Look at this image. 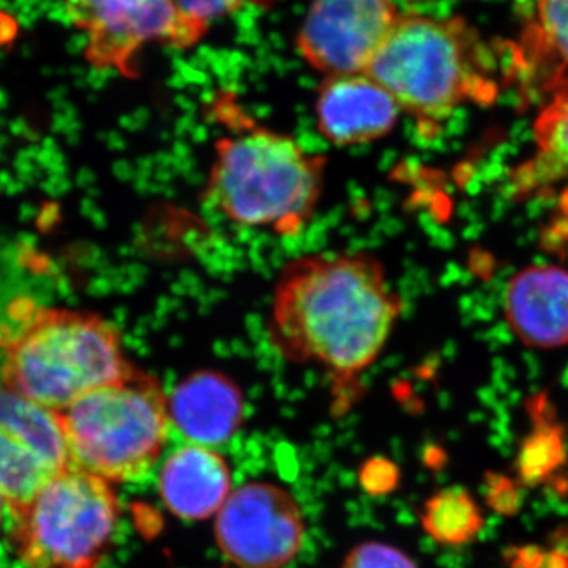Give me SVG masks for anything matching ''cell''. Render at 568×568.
<instances>
[{"instance_id": "21", "label": "cell", "mask_w": 568, "mask_h": 568, "mask_svg": "<svg viewBox=\"0 0 568 568\" xmlns=\"http://www.w3.org/2000/svg\"><path fill=\"white\" fill-rule=\"evenodd\" d=\"M545 559L548 568H568V552L552 551Z\"/></svg>"}, {"instance_id": "8", "label": "cell", "mask_w": 568, "mask_h": 568, "mask_svg": "<svg viewBox=\"0 0 568 568\" xmlns=\"http://www.w3.org/2000/svg\"><path fill=\"white\" fill-rule=\"evenodd\" d=\"M305 534L297 500L271 481L242 485L216 514V544L239 568L290 566L304 548Z\"/></svg>"}, {"instance_id": "4", "label": "cell", "mask_w": 568, "mask_h": 568, "mask_svg": "<svg viewBox=\"0 0 568 568\" xmlns=\"http://www.w3.org/2000/svg\"><path fill=\"white\" fill-rule=\"evenodd\" d=\"M366 74L428 134L465 104L488 106L500 92L493 50L463 17L402 14Z\"/></svg>"}, {"instance_id": "16", "label": "cell", "mask_w": 568, "mask_h": 568, "mask_svg": "<svg viewBox=\"0 0 568 568\" xmlns=\"http://www.w3.org/2000/svg\"><path fill=\"white\" fill-rule=\"evenodd\" d=\"M534 155L511 175L517 196H538L560 186L568 215V88L552 93L534 121Z\"/></svg>"}, {"instance_id": "15", "label": "cell", "mask_w": 568, "mask_h": 568, "mask_svg": "<svg viewBox=\"0 0 568 568\" xmlns=\"http://www.w3.org/2000/svg\"><path fill=\"white\" fill-rule=\"evenodd\" d=\"M159 487L171 514L203 521L219 514L231 495L230 465L213 448L190 444L166 458Z\"/></svg>"}, {"instance_id": "11", "label": "cell", "mask_w": 568, "mask_h": 568, "mask_svg": "<svg viewBox=\"0 0 568 568\" xmlns=\"http://www.w3.org/2000/svg\"><path fill=\"white\" fill-rule=\"evenodd\" d=\"M317 132L331 144L364 145L383 140L398 122L394 97L366 73L327 77L317 89Z\"/></svg>"}, {"instance_id": "18", "label": "cell", "mask_w": 568, "mask_h": 568, "mask_svg": "<svg viewBox=\"0 0 568 568\" xmlns=\"http://www.w3.org/2000/svg\"><path fill=\"white\" fill-rule=\"evenodd\" d=\"M278 2L280 0H175L183 18L201 39L207 36L213 21L223 20L246 7L268 10Z\"/></svg>"}, {"instance_id": "3", "label": "cell", "mask_w": 568, "mask_h": 568, "mask_svg": "<svg viewBox=\"0 0 568 568\" xmlns=\"http://www.w3.org/2000/svg\"><path fill=\"white\" fill-rule=\"evenodd\" d=\"M133 368L118 328L92 313L18 298L0 324V379L55 413Z\"/></svg>"}, {"instance_id": "24", "label": "cell", "mask_w": 568, "mask_h": 568, "mask_svg": "<svg viewBox=\"0 0 568 568\" xmlns=\"http://www.w3.org/2000/svg\"><path fill=\"white\" fill-rule=\"evenodd\" d=\"M405 2H424V0H405Z\"/></svg>"}, {"instance_id": "12", "label": "cell", "mask_w": 568, "mask_h": 568, "mask_svg": "<svg viewBox=\"0 0 568 568\" xmlns=\"http://www.w3.org/2000/svg\"><path fill=\"white\" fill-rule=\"evenodd\" d=\"M508 84L529 100L568 88V0H537L506 69Z\"/></svg>"}, {"instance_id": "22", "label": "cell", "mask_w": 568, "mask_h": 568, "mask_svg": "<svg viewBox=\"0 0 568 568\" xmlns=\"http://www.w3.org/2000/svg\"><path fill=\"white\" fill-rule=\"evenodd\" d=\"M560 485H562V487H560L559 491L560 493H566V496H567V499H568V478H567V480L560 481Z\"/></svg>"}, {"instance_id": "19", "label": "cell", "mask_w": 568, "mask_h": 568, "mask_svg": "<svg viewBox=\"0 0 568 568\" xmlns=\"http://www.w3.org/2000/svg\"><path fill=\"white\" fill-rule=\"evenodd\" d=\"M562 457V443L555 432L532 437L521 454L523 477L526 480H541L559 465Z\"/></svg>"}, {"instance_id": "1", "label": "cell", "mask_w": 568, "mask_h": 568, "mask_svg": "<svg viewBox=\"0 0 568 568\" xmlns=\"http://www.w3.org/2000/svg\"><path fill=\"white\" fill-rule=\"evenodd\" d=\"M403 301L372 254L301 257L280 275L271 338L297 364L321 366L342 386L383 354Z\"/></svg>"}, {"instance_id": "23", "label": "cell", "mask_w": 568, "mask_h": 568, "mask_svg": "<svg viewBox=\"0 0 568 568\" xmlns=\"http://www.w3.org/2000/svg\"><path fill=\"white\" fill-rule=\"evenodd\" d=\"M2 504H3V497L0 495V521H2Z\"/></svg>"}, {"instance_id": "17", "label": "cell", "mask_w": 568, "mask_h": 568, "mask_svg": "<svg viewBox=\"0 0 568 568\" xmlns=\"http://www.w3.org/2000/svg\"><path fill=\"white\" fill-rule=\"evenodd\" d=\"M480 507L466 489H440L422 508V526L433 541L443 547L469 544L484 529Z\"/></svg>"}, {"instance_id": "7", "label": "cell", "mask_w": 568, "mask_h": 568, "mask_svg": "<svg viewBox=\"0 0 568 568\" xmlns=\"http://www.w3.org/2000/svg\"><path fill=\"white\" fill-rule=\"evenodd\" d=\"M67 17L84 37L93 69L136 78L138 55L149 44L190 50L201 37L175 0H65Z\"/></svg>"}, {"instance_id": "13", "label": "cell", "mask_w": 568, "mask_h": 568, "mask_svg": "<svg viewBox=\"0 0 568 568\" xmlns=\"http://www.w3.org/2000/svg\"><path fill=\"white\" fill-rule=\"evenodd\" d=\"M506 320L519 342L541 349L568 345V271L530 265L507 284Z\"/></svg>"}, {"instance_id": "6", "label": "cell", "mask_w": 568, "mask_h": 568, "mask_svg": "<svg viewBox=\"0 0 568 568\" xmlns=\"http://www.w3.org/2000/svg\"><path fill=\"white\" fill-rule=\"evenodd\" d=\"M119 519L110 481L69 467L14 518V547L28 568H97L110 552Z\"/></svg>"}, {"instance_id": "14", "label": "cell", "mask_w": 568, "mask_h": 568, "mask_svg": "<svg viewBox=\"0 0 568 568\" xmlns=\"http://www.w3.org/2000/svg\"><path fill=\"white\" fill-rule=\"evenodd\" d=\"M171 425L194 446L233 439L244 418V396L231 377L213 369L193 373L168 395Z\"/></svg>"}, {"instance_id": "10", "label": "cell", "mask_w": 568, "mask_h": 568, "mask_svg": "<svg viewBox=\"0 0 568 568\" xmlns=\"http://www.w3.org/2000/svg\"><path fill=\"white\" fill-rule=\"evenodd\" d=\"M399 17L395 0H313L295 48L325 78L366 73Z\"/></svg>"}, {"instance_id": "2", "label": "cell", "mask_w": 568, "mask_h": 568, "mask_svg": "<svg viewBox=\"0 0 568 568\" xmlns=\"http://www.w3.org/2000/svg\"><path fill=\"white\" fill-rule=\"evenodd\" d=\"M215 112L231 125L215 142L205 201L230 222L293 235L312 220L324 189V156L294 138L257 125L230 95Z\"/></svg>"}, {"instance_id": "9", "label": "cell", "mask_w": 568, "mask_h": 568, "mask_svg": "<svg viewBox=\"0 0 568 568\" xmlns=\"http://www.w3.org/2000/svg\"><path fill=\"white\" fill-rule=\"evenodd\" d=\"M71 465L59 414L0 379V495L18 518Z\"/></svg>"}, {"instance_id": "5", "label": "cell", "mask_w": 568, "mask_h": 568, "mask_svg": "<svg viewBox=\"0 0 568 568\" xmlns=\"http://www.w3.org/2000/svg\"><path fill=\"white\" fill-rule=\"evenodd\" d=\"M58 414L71 465L110 484L145 476L159 462L171 428L162 384L136 368Z\"/></svg>"}, {"instance_id": "20", "label": "cell", "mask_w": 568, "mask_h": 568, "mask_svg": "<svg viewBox=\"0 0 568 568\" xmlns=\"http://www.w3.org/2000/svg\"><path fill=\"white\" fill-rule=\"evenodd\" d=\"M342 568H418L402 549L379 541H366L347 552Z\"/></svg>"}]
</instances>
